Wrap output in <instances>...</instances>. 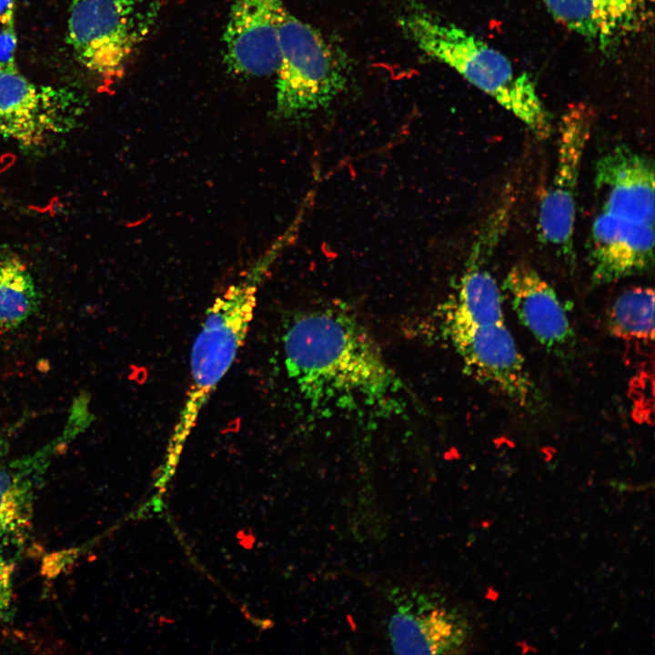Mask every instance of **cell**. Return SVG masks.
I'll return each mask as SVG.
<instances>
[{
	"label": "cell",
	"mask_w": 655,
	"mask_h": 655,
	"mask_svg": "<svg viewBox=\"0 0 655 655\" xmlns=\"http://www.w3.org/2000/svg\"><path fill=\"white\" fill-rule=\"evenodd\" d=\"M284 353L288 377L312 406L391 410L402 388L367 330L337 308L297 317Z\"/></svg>",
	"instance_id": "obj_1"
},
{
	"label": "cell",
	"mask_w": 655,
	"mask_h": 655,
	"mask_svg": "<svg viewBox=\"0 0 655 655\" xmlns=\"http://www.w3.org/2000/svg\"><path fill=\"white\" fill-rule=\"evenodd\" d=\"M39 299L26 266L15 255L0 252V332L27 320L36 311Z\"/></svg>",
	"instance_id": "obj_12"
},
{
	"label": "cell",
	"mask_w": 655,
	"mask_h": 655,
	"mask_svg": "<svg viewBox=\"0 0 655 655\" xmlns=\"http://www.w3.org/2000/svg\"><path fill=\"white\" fill-rule=\"evenodd\" d=\"M276 111L287 121L306 119L330 106L348 85L345 57L320 31L286 11L279 28Z\"/></svg>",
	"instance_id": "obj_4"
},
{
	"label": "cell",
	"mask_w": 655,
	"mask_h": 655,
	"mask_svg": "<svg viewBox=\"0 0 655 655\" xmlns=\"http://www.w3.org/2000/svg\"><path fill=\"white\" fill-rule=\"evenodd\" d=\"M31 501L0 489V521L22 533L30 523Z\"/></svg>",
	"instance_id": "obj_15"
},
{
	"label": "cell",
	"mask_w": 655,
	"mask_h": 655,
	"mask_svg": "<svg viewBox=\"0 0 655 655\" xmlns=\"http://www.w3.org/2000/svg\"><path fill=\"white\" fill-rule=\"evenodd\" d=\"M283 0H233L223 34L224 61L242 77L274 75L280 63Z\"/></svg>",
	"instance_id": "obj_9"
},
{
	"label": "cell",
	"mask_w": 655,
	"mask_h": 655,
	"mask_svg": "<svg viewBox=\"0 0 655 655\" xmlns=\"http://www.w3.org/2000/svg\"><path fill=\"white\" fill-rule=\"evenodd\" d=\"M80 113L73 91L33 83L18 72H0L1 136L24 146H41L70 130Z\"/></svg>",
	"instance_id": "obj_6"
},
{
	"label": "cell",
	"mask_w": 655,
	"mask_h": 655,
	"mask_svg": "<svg viewBox=\"0 0 655 655\" xmlns=\"http://www.w3.org/2000/svg\"><path fill=\"white\" fill-rule=\"evenodd\" d=\"M15 16V0H0V18Z\"/></svg>",
	"instance_id": "obj_20"
},
{
	"label": "cell",
	"mask_w": 655,
	"mask_h": 655,
	"mask_svg": "<svg viewBox=\"0 0 655 655\" xmlns=\"http://www.w3.org/2000/svg\"><path fill=\"white\" fill-rule=\"evenodd\" d=\"M418 607L399 608L389 624L393 647L398 653H445L468 639V620L458 610L418 600Z\"/></svg>",
	"instance_id": "obj_11"
},
{
	"label": "cell",
	"mask_w": 655,
	"mask_h": 655,
	"mask_svg": "<svg viewBox=\"0 0 655 655\" xmlns=\"http://www.w3.org/2000/svg\"><path fill=\"white\" fill-rule=\"evenodd\" d=\"M613 334L624 338L652 340L654 292L646 287L625 290L613 302L609 314Z\"/></svg>",
	"instance_id": "obj_13"
},
{
	"label": "cell",
	"mask_w": 655,
	"mask_h": 655,
	"mask_svg": "<svg viewBox=\"0 0 655 655\" xmlns=\"http://www.w3.org/2000/svg\"><path fill=\"white\" fill-rule=\"evenodd\" d=\"M8 446V438L5 432L0 429V458L6 453Z\"/></svg>",
	"instance_id": "obj_21"
},
{
	"label": "cell",
	"mask_w": 655,
	"mask_h": 655,
	"mask_svg": "<svg viewBox=\"0 0 655 655\" xmlns=\"http://www.w3.org/2000/svg\"><path fill=\"white\" fill-rule=\"evenodd\" d=\"M21 533L0 521V549L7 545L12 539L20 538Z\"/></svg>",
	"instance_id": "obj_19"
},
{
	"label": "cell",
	"mask_w": 655,
	"mask_h": 655,
	"mask_svg": "<svg viewBox=\"0 0 655 655\" xmlns=\"http://www.w3.org/2000/svg\"><path fill=\"white\" fill-rule=\"evenodd\" d=\"M503 286L519 320L542 346L559 350L571 342L573 331L561 302L533 267L515 265Z\"/></svg>",
	"instance_id": "obj_10"
},
{
	"label": "cell",
	"mask_w": 655,
	"mask_h": 655,
	"mask_svg": "<svg viewBox=\"0 0 655 655\" xmlns=\"http://www.w3.org/2000/svg\"><path fill=\"white\" fill-rule=\"evenodd\" d=\"M549 13L569 29L605 40L620 23L599 0H544Z\"/></svg>",
	"instance_id": "obj_14"
},
{
	"label": "cell",
	"mask_w": 655,
	"mask_h": 655,
	"mask_svg": "<svg viewBox=\"0 0 655 655\" xmlns=\"http://www.w3.org/2000/svg\"><path fill=\"white\" fill-rule=\"evenodd\" d=\"M450 340L467 370L521 407H530L535 387L505 322L468 325L446 321Z\"/></svg>",
	"instance_id": "obj_8"
},
{
	"label": "cell",
	"mask_w": 655,
	"mask_h": 655,
	"mask_svg": "<svg viewBox=\"0 0 655 655\" xmlns=\"http://www.w3.org/2000/svg\"><path fill=\"white\" fill-rule=\"evenodd\" d=\"M159 11L158 0H74L67 40L77 61L109 86L122 78Z\"/></svg>",
	"instance_id": "obj_5"
},
{
	"label": "cell",
	"mask_w": 655,
	"mask_h": 655,
	"mask_svg": "<svg viewBox=\"0 0 655 655\" xmlns=\"http://www.w3.org/2000/svg\"><path fill=\"white\" fill-rule=\"evenodd\" d=\"M590 131L591 116L583 106L562 117L554 175L539 204V239L567 257L573 256L577 188Z\"/></svg>",
	"instance_id": "obj_7"
},
{
	"label": "cell",
	"mask_w": 655,
	"mask_h": 655,
	"mask_svg": "<svg viewBox=\"0 0 655 655\" xmlns=\"http://www.w3.org/2000/svg\"><path fill=\"white\" fill-rule=\"evenodd\" d=\"M14 564L0 553V614L7 612L13 603Z\"/></svg>",
	"instance_id": "obj_17"
},
{
	"label": "cell",
	"mask_w": 655,
	"mask_h": 655,
	"mask_svg": "<svg viewBox=\"0 0 655 655\" xmlns=\"http://www.w3.org/2000/svg\"><path fill=\"white\" fill-rule=\"evenodd\" d=\"M265 267L230 287L208 308L192 348L190 382L170 435L160 470L167 479L175 471L184 446L210 396L227 373L243 346L254 317L257 286Z\"/></svg>",
	"instance_id": "obj_3"
},
{
	"label": "cell",
	"mask_w": 655,
	"mask_h": 655,
	"mask_svg": "<svg viewBox=\"0 0 655 655\" xmlns=\"http://www.w3.org/2000/svg\"><path fill=\"white\" fill-rule=\"evenodd\" d=\"M605 8L619 21L629 14L634 0H599Z\"/></svg>",
	"instance_id": "obj_18"
},
{
	"label": "cell",
	"mask_w": 655,
	"mask_h": 655,
	"mask_svg": "<svg viewBox=\"0 0 655 655\" xmlns=\"http://www.w3.org/2000/svg\"><path fill=\"white\" fill-rule=\"evenodd\" d=\"M400 6V29L420 51L491 96L538 138L549 136V115L528 74L516 69L501 52L442 19L419 0H402Z\"/></svg>",
	"instance_id": "obj_2"
},
{
	"label": "cell",
	"mask_w": 655,
	"mask_h": 655,
	"mask_svg": "<svg viewBox=\"0 0 655 655\" xmlns=\"http://www.w3.org/2000/svg\"><path fill=\"white\" fill-rule=\"evenodd\" d=\"M16 46L15 16L0 18V72H18L15 56Z\"/></svg>",
	"instance_id": "obj_16"
}]
</instances>
